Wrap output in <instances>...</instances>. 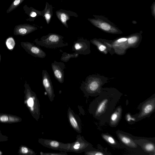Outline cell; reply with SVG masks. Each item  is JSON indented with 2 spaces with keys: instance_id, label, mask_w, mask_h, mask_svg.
Instances as JSON below:
<instances>
[{
  "instance_id": "17",
  "label": "cell",
  "mask_w": 155,
  "mask_h": 155,
  "mask_svg": "<svg viewBox=\"0 0 155 155\" xmlns=\"http://www.w3.org/2000/svg\"><path fill=\"white\" fill-rule=\"evenodd\" d=\"M56 14L58 18L67 28H68L67 21L70 19V17L74 16L77 17L78 16L77 14L74 12L63 9L56 11Z\"/></svg>"
},
{
  "instance_id": "9",
  "label": "cell",
  "mask_w": 155,
  "mask_h": 155,
  "mask_svg": "<svg viewBox=\"0 0 155 155\" xmlns=\"http://www.w3.org/2000/svg\"><path fill=\"white\" fill-rule=\"evenodd\" d=\"M20 45L26 52L34 57L42 58L46 57L45 52L33 43L27 41L21 42Z\"/></svg>"
},
{
  "instance_id": "27",
  "label": "cell",
  "mask_w": 155,
  "mask_h": 155,
  "mask_svg": "<svg viewBox=\"0 0 155 155\" xmlns=\"http://www.w3.org/2000/svg\"><path fill=\"white\" fill-rule=\"evenodd\" d=\"M21 152L25 155H35L36 153L32 150L25 146L21 148Z\"/></svg>"
},
{
  "instance_id": "34",
  "label": "cell",
  "mask_w": 155,
  "mask_h": 155,
  "mask_svg": "<svg viewBox=\"0 0 155 155\" xmlns=\"http://www.w3.org/2000/svg\"><path fill=\"white\" fill-rule=\"evenodd\" d=\"M1 55L0 53V64L1 62Z\"/></svg>"
},
{
  "instance_id": "21",
  "label": "cell",
  "mask_w": 155,
  "mask_h": 155,
  "mask_svg": "<svg viewBox=\"0 0 155 155\" xmlns=\"http://www.w3.org/2000/svg\"><path fill=\"white\" fill-rule=\"evenodd\" d=\"M52 15V7L46 2L45 8L42 11V15L45 18L48 24L50 22Z\"/></svg>"
},
{
  "instance_id": "12",
  "label": "cell",
  "mask_w": 155,
  "mask_h": 155,
  "mask_svg": "<svg viewBox=\"0 0 155 155\" xmlns=\"http://www.w3.org/2000/svg\"><path fill=\"white\" fill-rule=\"evenodd\" d=\"M89 48V41L81 38L74 42L72 49L79 54L86 55L90 52Z\"/></svg>"
},
{
  "instance_id": "11",
  "label": "cell",
  "mask_w": 155,
  "mask_h": 155,
  "mask_svg": "<svg viewBox=\"0 0 155 155\" xmlns=\"http://www.w3.org/2000/svg\"><path fill=\"white\" fill-rule=\"evenodd\" d=\"M42 84L50 101L52 102L55 94L50 76L46 70L42 71Z\"/></svg>"
},
{
  "instance_id": "32",
  "label": "cell",
  "mask_w": 155,
  "mask_h": 155,
  "mask_svg": "<svg viewBox=\"0 0 155 155\" xmlns=\"http://www.w3.org/2000/svg\"><path fill=\"white\" fill-rule=\"evenodd\" d=\"M127 40V39L126 38H120L117 40V42L118 43H120L125 42Z\"/></svg>"
},
{
  "instance_id": "6",
  "label": "cell",
  "mask_w": 155,
  "mask_h": 155,
  "mask_svg": "<svg viewBox=\"0 0 155 155\" xmlns=\"http://www.w3.org/2000/svg\"><path fill=\"white\" fill-rule=\"evenodd\" d=\"M24 86L28 105L32 116L38 121L40 118L41 114L39 101L35 93L31 90L29 85L26 82Z\"/></svg>"
},
{
  "instance_id": "30",
  "label": "cell",
  "mask_w": 155,
  "mask_h": 155,
  "mask_svg": "<svg viewBox=\"0 0 155 155\" xmlns=\"http://www.w3.org/2000/svg\"><path fill=\"white\" fill-rule=\"evenodd\" d=\"M98 48L100 51H103L106 49V47L105 45L101 44L99 45Z\"/></svg>"
},
{
  "instance_id": "4",
  "label": "cell",
  "mask_w": 155,
  "mask_h": 155,
  "mask_svg": "<svg viewBox=\"0 0 155 155\" xmlns=\"http://www.w3.org/2000/svg\"><path fill=\"white\" fill-rule=\"evenodd\" d=\"M63 38L64 37L59 35L50 33L40 38L35 39L34 42L41 46L49 48H55L68 45L67 42H64Z\"/></svg>"
},
{
  "instance_id": "35",
  "label": "cell",
  "mask_w": 155,
  "mask_h": 155,
  "mask_svg": "<svg viewBox=\"0 0 155 155\" xmlns=\"http://www.w3.org/2000/svg\"><path fill=\"white\" fill-rule=\"evenodd\" d=\"M2 154V152L0 151V155L1 154Z\"/></svg>"
},
{
  "instance_id": "15",
  "label": "cell",
  "mask_w": 155,
  "mask_h": 155,
  "mask_svg": "<svg viewBox=\"0 0 155 155\" xmlns=\"http://www.w3.org/2000/svg\"><path fill=\"white\" fill-rule=\"evenodd\" d=\"M37 29V28L28 24L18 25L15 26L13 33L16 35L24 36Z\"/></svg>"
},
{
  "instance_id": "20",
  "label": "cell",
  "mask_w": 155,
  "mask_h": 155,
  "mask_svg": "<svg viewBox=\"0 0 155 155\" xmlns=\"http://www.w3.org/2000/svg\"><path fill=\"white\" fill-rule=\"evenodd\" d=\"M101 136L102 138L111 147L117 149L123 148L120 142L108 133H102Z\"/></svg>"
},
{
  "instance_id": "31",
  "label": "cell",
  "mask_w": 155,
  "mask_h": 155,
  "mask_svg": "<svg viewBox=\"0 0 155 155\" xmlns=\"http://www.w3.org/2000/svg\"><path fill=\"white\" fill-rule=\"evenodd\" d=\"M37 15V13L34 11H32L31 12L30 14V16L32 17H35Z\"/></svg>"
},
{
  "instance_id": "7",
  "label": "cell",
  "mask_w": 155,
  "mask_h": 155,
  "mask_svg": "<svg viewBox=\"0 0 155 155\" xmlns=\"http://www.w3.org/2000/svg\"><path fill=\"white\" fill-rule=\"evenodd\" d=\"M94 78L89 76L81 84L80 88L83 93L84 96L87 98L89 97H96L101 92V84Z\"/></svg>"
},
{
  "instance_id": "36",
  "label": "cell",
  "mask_w": 155,
  "mask_h": 155,
  "mask_svg": "<svg viewBox=\"0 0 155 155\" xmlns=\"http://www.w3.org/2000/svg\"></svg>"
},
{
  "instance_id": "18",
  "label": "cell",
  "mask_w": 155,
  "mask_h": 155,
  "mask_svg": "<svg viewBox=\"0 0 155 155\" xmlns=\"http://www.w3.org/2000/svg\"><path fill=\"white\" fill-rule=\"evenodd\" d=\"M38 142L46 147L55 150H59L61 142L55 140L40 138Z\"/></svg>"
},
{
  "instance_id": "16",
  "label": "cell",
  "mask_w": 155,
  "mask_h": 155,
  "mask_svg": "<svg viewBox=\"0 0 155 155\" xmlns=\"http://www.w3.org/2000/svg\"><path fill=\"white\" fill-rule=\"evenodd\" d=\"M122 108L121 105L117 107L111 114L108 121L109 125L112 127H117L121 118Z\"/></svg>"
},
{
  "instance_id": "10",
  "label": "cell",
  "mask_w": 155,
  "mask_h": 155,
  "mask_svg": "<svg viewBox=\"0 0 155 155\" xmlns=\"http://www.w3.org/2000/svg\"><path fill=\"white\" fill-rule=\"evenodd\" d=\"M95 18L88 19V20L94 25L107 32L115 33L118 31L107 20L104 19L102 17H95Z\"/></svg>"
},
{
  "instance_id": "19",
  "label": "cell",
  "mask_w": 155,
  "mask_h": 155,
  "mask_svg": "<svg viewBox=\"0 0 155 155\" xmlns=\"http://www.w3.org/2000/svg\"><path fill=\"white\" fill-rule=\"evenodd\" d=\"M97 149L92 147L89 150L84 152L85 155H111V154L107 151V148L103 147L101 145H97Z\"/></svg>"
},
{
  "instance_id": "2",
  "label": "cell",
  "mask_w": 155,
  "mask_h": 155,
  "mask_svg": "<svg viewBox=\"0 0 155 155\" xmlns=\"http://www.w3.org/2000/svg\"><path fill=\"white\" fill-rule=\"evenodd\" d=\"M92 147V145L85 140L83 136L78 134L76 137V140L73 142H61L59 150L80 153L89 150Z\"/></svg>"
},
{
  "instance_id": "33",
  "label": "cell",
  "mask_w": 155,
  "mask_h": 155,
  "mask_svg": "<svg viewBox=\"0 0 155 155\" xmlns=\"http://www.w3.org/2000/svg\"><path fill=\"white\" fill-rule=\"evenodd\" d=\"M152 12L153 14V15L154 17H155V2H154L153 3V5H152Z\"/></svg>"
},
{
  "instance_id": "23",
  "label": "cell",
  "mask_w": 155,
  "mask_h": 155,
  "mask_svg": "<svg viewBox=\"0 0 155 155\" xmlns=\"http://www.w3.org/2000/svg\"><path fill=\"white\" fill-rule=\"evenodd\" d=\"M79 54L74 52L72 54L68 53L66 52H64L62 54L61 58V60L65 62H67L71 58H77Z\"/></svg>"
},
{
  "instance_id": "14",
  "label": "cell",
  "mask_w": 155,
  "mask_h": 155,
  "mask_svg": "<svg viewBox=\"0 0 155 155\" xmlns=\"http://www.w3.org/2000/svg\"><path fill=\"white\" fill-rule=\"evenodd\" d=\"M51 67L55 78L60 83H63L64 81L65 64L61 62L54 61L51 63Z\"/></svg>"
},
{
  "instance_id": "8",
  "label": "cell",
  "mask_w": 155,
  "mask_h": 155,
  "mask_svg": "<svg viewBox=\"0 0 155 155\" xmlns=\"http://www.w3.org/2000/svg\"><path fill=\"white\" fill-rule=\"evenodd\" d=\"M131 136L136 143L148 155H155V138Z\"/></svg>"
},
{
  "instance_id": "1",
  "label": "cell",
  "mask_w": 155,
  "mask_h": 155,
  "mask_svg": "<svg viewBox=\"0 0 155 155\" xmlns=\"http://www.w3.org/2000/svg\"><path fill=\"white\" fill-rule=\"evenodd\" d=\"M122 95L116 90L101 88L100 94L90 103L88 112L99 121L100 125L108 122Z\"/></svg>"
},
{
  "instance_id": "5",
  "label": "cell",
  "mask_w": 155,
  "mask_h": 155,
  "mask_svg": "<svg viewBox=\"0 0 155 155\" xmlns=\"http://www.w3.org/2000/svg\"><path fill=\"white\" fill-rule=\"evenodd\" d=\"M139 113L133 114L138 122L150 117L155 110V94L141 103L137 106Z\"/></svg>"
},
{
  "instance_id": "29",
  "label": "cell",
  "mask_w": 155,
  "mask_h": 155,
  "mask_svg": "<svg viewBox=\"0 0 155 155\" xmlns=\"http://www.w3.org/2000/svg\"><path fill=\"white\" fill-rule=\"evenodd\" d=\"M138 38L135 36H131L128 39V43L130 45H132L135 44L137 41Z\"/></svg>"
},
{
  "instance_id": "24",
  "label": "cell",
  "mask_w": 155,
  "mask_h": 155,
  "mask_svg": "<svg viewBox=\"0 0 155 155\" xmlns=\"http://www.w3.org/2000/svg\"><path fill=\"white\" fill-rule=\"evenodd\" d=\"M125 119L127 122L130 124H134L137 122L135 117L129 112L125 114Z\"/></svg>"
},
{
  "instance_id": "26",
  "label": "cell",
  "mask_w": 155,
  "mask_h": 155,
  "mask_svg": "<svg viewBox=\"0 0 155 155\" xmlns=\"http://www.w3.org/2000/svg\"><path fill=\"white\" fill-rule=\"evenodd\" d=\"M24 0H14L7 11L8 13L18 7Z\"/></svg>"
},
{
  "instance_id": "3",
  "label": "cell",
  "mask_w": 155,
  "mask_h": 155,
  "mask_svg": "<svg viewBox=\"0 0 155 155\" xmlns=\"http://www.w3.org/2000/svg\"><path fill=\"white\" fill-rule=\"evenodd\" d=\"M116 133L120 145L123 148L133 152L136 155H148L135 141L131 136V134L120 130Z\"/></svg>"
},
{
  "instance_id": "28",
  "label": "cell",
  "mask_w": 155,
  "mask_h": 155,
  "mask_svg": "<svg viewBox=\"0 0 155 155\" xmlns=\"http://www.w3.org/2000/svg\"><path fill=\"white\" fill-rule=\"evenodd\" d=\"M41 155H68L67 152H62L60 153H44L40 152Z\"/></svg>"
},
{
  "instance_id": "22",
  "label": "cell",
  "mask_w": 155,
  "mask_h": 155,
  "mask_svg": "<svg viewBox=\"0 0 155 155\" xmlns=\"http://www.w3.org/2000/svg\"><path fill=\"white\" fill-rule=\"evenodd\" d=\"M19 118L6 114H0V122L13 123L19 121Z\"/></svg>"
},
{
  "instance_id": "25",
  "label": "cell",
  "mask_w": 155,
  "mask_h": 155,
  "mask_svg": "<svg viewBox=\"0 0 155 155\" xmlns=\"http://www.w3.org/2000/svg\"><path fill=\"white\" fill-rule=\"evenodd\" d=\"M5 43L7 48L9 50H13L15 45V42L12 37H10L8 38L6 40Z\"/></svg>"
},
{
  "instance_id": "13",
  "label": "cell",
  "mask_w": 155,
  "mask_h": 155,
  "mask_svg": "<svg viewBox=\"0 0 155 155\" xmlns=\"http://www.w3.org/2000/svg\"><path fill=\"white\" fill-rule=\"evenodd\" d=\"M67 117L69 124L78 133H81L82 127L80 118L70 107L68 110Z\"/></svg>"
}]
</instances>
